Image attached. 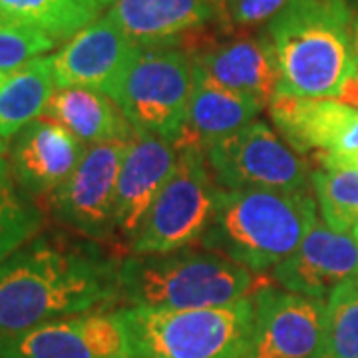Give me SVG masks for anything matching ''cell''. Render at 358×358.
Segmentation results:
<instances>
[{"label":"cell","mask_w":358,"mask_h":358,"mask_svg":"<svg viewBox=\"0 0 358 358\" xmlns=\"http://www.w3.org/2000/svg\"><path fill=\"white\" fill-rule=\"evenodd\" d=\"M122 257L80 235L44 233L0 265V336L120 303Z\"/></svg>","instance_id":"obj_1"},{"label":"cell","mask_w":358,"mask_h":358,"mask_svg":"<svg viewBox=\"0 0 358 358\" xmlns=\"http://www.w3.org/2000/svg\"><path fill=\"white\" fill-rule=\"evenodd\" d=\"M352 20L348 0H289L265 32L279 66V94L338 100L357 70Z\"/></svg>","instance_id":"obj_2"},{"label":"cell","mask_w":358,"mask_h":358,"mask_svg":"<svg viewBox=\"0 0 358 358\" xmlns=\"http://www.w3.org/2000/svg\"><path fill=\"white\" fill-rule=\"evenodd\" d=\"M308 189H223L199 245L253 273H265L293 253L319 221Z\"/></svg>","instance_id":"obj_3"},{"label":"cell","mask_w":358,"mask_h":358,"mask_svg":"<svg viewBox=\"0 0 358 358\" xmlns=\"http://www.w3.org/2000/svg\"><path fill=\"white\" fill-rule=\"evenodd\" d=\"M253 271L193 247L122 259L120 303L148 308L223 307L255 291Z\"/></svg>","instance_id":"obj_4"},{"label":"cell","mask_w":358,"mask_h":358,"mask_svg":"<svg viewBox=\"0 0 358 358\" xmlns=\"http://www.w3.org/2000/svg\"><path fill=\"white\" fill-rule=\"evenodd\" d=\"M112 315L122 331V358H243L255 301L185 310L122 307Z\"/></svg>","instance_id":"obj_5"},{"label":"cell","mask_w":358,"mask_h":358,"mask_svg":"<svg viewBox=\"0 0 358 358\" xmlns=\"http://www.w3.org/2000/svg\"><path fill=\"white\" fill-rule=\"evenodd\" d=\"M195 90L192 54L173 46H140L115 82L114 100L136 134L181 140Z\"/></svg>","instance_id":"obj_6"},{"label":"cell","mask_w":358,"mask_h":358,"mask_svg":"<svg viewBox=\"0 0 358 358\" xmlns=\"http://www.w3.org/2000/svg\"><path fill=\"white\" fill-rule=\"evenodd\" d=\"M221 193L203 148H179L176 169L145 213L128 253H169L199 243Z\"/></svg>","instance_id":"obj_7"},{"label":"cell","mask_w":358,"mask_h":358,"mask_svg":"<svg viewBox=\"0 0 358 358\" xmlns=\"http://www.w3.org/2000/svg\"><path fill=\"white\" fill-rule=\"evenodd\" d=\"M207 162L223 189H307L310 167L267 122L253 120L211 143Z\"/></svg>","instance_id":"obj_8"},{"label":"cell","mask_w":358,"mask_h":358,"mask_svg":"<svg viewBox=\"0 0 358 358\" xmlns=\"http://www.w3.org/2000/svg\"><path fill=\"white\" fill-rule=\"evenodd\" d=\"M129 141H103L86 148L70 178L52 193L48 213L74 235L114 247L117 178Z\"/></svg>","instance_id":"obj_9"},{"label":"cell","mask_w":358,"mask_h":358,"mask_svg":"<svg viewBox=\"0 0 358 358\" xmlns=\"http://www.w3.org/2000/svg\"><path fill=\"white\" fill-rule=\"evenodd\" d=\"M255 319L243 358H327L324 301L261 287L253 296Z\"/></svg>","instance_id":"obj_10"},{"label":"cell","mask_w":358,"mask_h":358,"mask_svg":"<svg viewBox=\"0 0 358 358\" xmlns=\"http://www.w3.org/2000/svg\"><path fill=\"white\" fill-rule=\"evenodd\" d=\"M267 108L282 140L299 155L315 154L319 166L358 152V108L287 94H277Z\"/></svg>","instance_id":"obj_11"},{"label":"cell","mask_w":358,"mask_h":358,"mask_svg":"<svg viewBox=\"0 0 358 358\" xmlns=\"http://www.w3.org/2000/svg\"><path fill=\"white\" fill-rule=\"evenodd\" d=\"M86 143L64 126L48 117H38L10 140V169L14 185L30 199H46L76 169Z\"/></svg>","instance_id":"obj_12"},{"label":"cell","mask_w":358,"mask_h":358,"mask_svg":"<svg viewBox=\"0 0 358 358\" xmlns=\"http://www.w3.org/2000/svg\"><path fill=\"white\" fill-rule=\"evenodd\" d=\"M140 46L106 14L52 56L56 88H92L110 96Z\"/></svg>","instance_id":"obj_13"},{"label":"cell","mask_w":358,"mask_h":358,"mask_svg":"<svg viewBox=\"0 0 358 358\" xmlns=\"http://www.w3.org/2000/svg\"><path fill=\"white\" fill-rule=\"evenodd\" d=\"M357 277V239L350 233L331 229L320 219L293 253L273 268V279L285 291L319 301H324L341 282Z\"/></svg>","instance_id":"obj_14"},{"label":"cell","mask_w":358,"mask_h":358,"mask_svg":"<svg viewBox=\"0 0 358 358\" xmlns=\"http://www.w3.org/2000/svg\"><path fill=\"white\" fill-rule=\"evenodd\" d=\"M178 157V145L166 138L136 134L129 141L115 195V233L126 249H129L157 193L173 173Z\"/></svg>","instance_id":"obj_15"},{"label":"cell","mask_w":358,"mask_h":358,"mask_svg":"<svg viewBox=\"0 0 358 358\" xmlns=\"http://www.w3.org/2000/svg\"><path fill=\"white\" fill-rule=\"evenodd\" d=\"M192 58L195 68L213 82L265 106L279 94V66L267 34L219 42L195 52Z\"/></svg>","instance_id":"obj_16"},{"label":"cell","mask_w":358,"mask_h":358,"mask_svg":"<svg viewBox=\"0 0 358 358\" xmlns=\"http://www.w3.org/2000/svg\"><path fill=\"white\" fill-rule=\"evenodd\" d=\"M217 14L211 0H115L108 10L138 46H171Z\"/></svg>","instance_id":"obj_17"},{"label":"cell","mask_w":358,"mask_h":358,"mask_svg":"<svg viewBox=\"0 0 358 358\" xmlns=\"http://www.w3.org/2000/svg\"><path fill=\"white\" fill-rule=\"evenodd\" d=\"M267 108L255 98L225 88L195 68V90L189 102L187 126L179 148L197 145L207 150L211 143L251 124Z\"/></svg>","instance_id":"obj_18"},{"label":"cell","mask_w":358,"mask_h":358,"mask_svg":"<svg viewBox=\"0 0 358 358\" xmlns=\"http://www.w3.org/2000/svg\"><path fill=\"white\" fill-rule=\"evenodd\" d=\"M42 117L64 126L86 145L131 141L136 136L120 106L100 90L56 88Z\"/></svg>","instance_id":"obj_19"},{"label":"cell","mask_w":358,"mask_h":358,"mask_svg":"<svg viewBox=\"0 0 358 358\" xmlns=\"http://www.w3.org/2000/svg\"><path fill=\"white\" fill-rule=\"evenodd\" d=\"M56 92L52 56H42L10 74L0 76V136L13 138L44 115Z\"/></svg>","instance_id":"obj_20"},{"label":"cell","mask_w":358,"mask_h":358,"mask_svg":"<svg viewBox=\"0 0 358 358\" xmlns=\"http://www.w3.org/2000/svg\"><path fill=\"white\" fill-rule=\"evenodd\" d=\"M100 10L96 0H0L2 20L42 30L58 42L98 20Z\"/></svg>","instance_id":"obj_21"},{"label":"cell","mask_w":358,"mask_h":358,"mask_svg":"<svg viewBox=\"0 0 358 358\" xmlns=\"http://www.w3.org/2000/svg\"><path fill=\"white\" fill-rule=\"evenodd\" d=\"M0 358H100L80 329L78 317L44 322L0 336Z\"/></svg>","instance_id":"obj_22"},{"label":"cell","mask_w":358,"mask_h":358,"mask_svg":"<svg viewBox=\"0 0 358 358\" xmlns=\"http://www.w3.org/2000/svg\"><path fill=\"white\" fill-rule=\"evenodd\" d=\"M322 221L334 231L350 233L358 223V169L319 167L310 173Z\"/></svg>","instance_id":"obj_23"},{"label":"cell","mask_w":358,"mask_h":358,"mask_svg":"<svg viewBox=\"0 0 358 358\" xmlns=\"http://www.w3.org/2000/svg\"><path fill=\"white\" fill-rule=\"evenodd\" d=\"M327 358H358V282H341L327 296Z\"/></svg>","instance_id":"obj_24"},{"label":"cell","mask_w":358,"mask_h":358,"mask_svg":"<svg viewBox=\"0 0 358 358\" xmlns=\"http://www.w3.org/2000/svg\"><path fill=\"white\" fill-rule=\"evenodd\" d=\"M44 229V213L34 199L8 187L0 192V265Z\"/></svg>","instance_id":"obj_25"},{"label":"cell","mask_w":358,"mask_h":358,"mask_svg":"<svg viewBox=\"0 0 358 358\" xmlns=\"http://www.w3.org/2000/svg\"><path fill=\"white\" fill-rule=\"evenodd\" d=\"M56 44L58 40L42 30L0 18V76L42 58L54 50Z\"/></svg>","instance_id":"obj_26"},{"label":"cell","mask_w":358,"mask_h":358,"mask_svg":"<svg viewBox=\"0 0 358 358\" xmlns=\"http://www.w3.org/2000/svg\"><path fill=\"white\" fill-rule=\"evenodd\" d=\"M289 0H227L221 16L231 28H251L271 22Z\"/></svg>","instance_id":"obj_27"},{"label":"cell","mask_w":358,"mask_h":358,"mask_svg":"<svg viewBox=\"0 0 358 358\" xmlns=\"http://www.w3.org/2000/svg\"><path fill=\"white\" fill-rule=\"evenodd\" d=\"M8 152H10V143L6 141V138L0 136V192H2V189H8V187H14L13 169H10V157H8Z\"/></svg>","instance_id":"obj_28"},{"label":"cell","mask_w":358,"mask_h":358,"mask_svg":"<svg viewBox=\"0 0 358 358\" xmlns=\"http://www.w3.org/2000/svg\"><path fill=\"white\" fill-rule=\"evenodd\" d=\"M320 167H350V169H358V152L357 154L343 157V159H336V162H329Z\"/></svg>","instance_id":"obj_29"},{"label":"cell","mask_w":358,"mask_h":358,"mask_svg":"<svg viewBox=\"0 0 358 358\" xmlns=\"http://www.w3.org/2000/svg\"><path fill=\"white\" fill-rule=\"evenodd\" d=\"M350 34H352V56H355V66H357L358 72V16H355V20H352Z\"/></svg>","instance_id":"obj_30"},{"label":"cell","mask_w":358,"mask_h":358,"mask_svg":"<svg viewBox=\"0 0 358 358\" xmlns=\"http://www.w3.org/2000/svg\"><path fill=\"white\" fill-rule=\"evenodd\" d=\"M211 2H213V4L217 6L219 14H221V10H223V6H225V2H227V0H211Z\"/></svg>","instance_id":"obj_31"},{"label":"cell","mask_w":358,"mask_h":358,"mask_svg":"<svg viewBox=\"0 0 358 358\" xmlns=\"http://www.w3.org/2000/svg\"><path fill=\"white\" fill-rule=\"evenodd\" d=\"M348 4H350V8H352L355 16H358V0H348Z\"/></svg>","instance_id":"obj_32"},{"label":"cell","mask_w":358,"mask_h":358,"mask_svg":"<svg viewBox=\"0 0 358 358\" xmlns=\"http://www.w3.org/2000/svg\"><path fill=\"white\" fill-rule=\"evenodd\" d=\"M96 2H98V4H100V6H112V4H114L115 0H96Z\"/></svg>","instance_id":"obj_33"},{"label":"cell","mask_w":358,"mask_h":358,"mask_svg":"<svg viewBox=\"0 0 358 358\" xmlns=\"http://www.w3.org/2000/svg\"><path fill=\"white\" fill-rule=\"evenodd\" d=\"M352 237L357 239V243H358V223H357V225H355V229H352Z\"/></svg>","instance_id":"obj_34"},{"label":"cell","mask_w":358,"mask_h":358,"mask_svg":"<svg viewBox=\"0 0 358 358\" xmlns=\"http://www.w3.org/2000/svg\"><path fill=\"white\" fill-rule=\"evenodd\" d=\"M357 282H358V277H357Z\"/></svg>","instance_id":"obj_35"}]
</instances>
